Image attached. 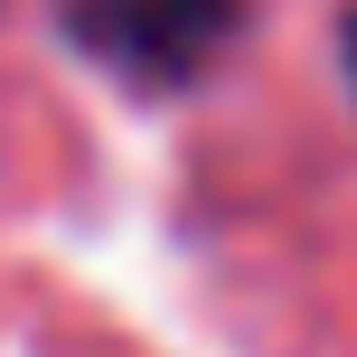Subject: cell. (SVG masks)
I'll list each match as a JSON object with an SVG mask.
<instances>
[{"label":"cell","mask_w":357,"mask_h":357,"mask_svg":"<svg viewBox=\"0 0 357 357\" xmlns=\"http://www.w3.org/2000/svg\"><path fill=\"white\" fill-rule=\"evenodd\" d=\"M66 38L123 85L169 94L235 38V0H66Z\"/></svg>","instance_id":"1"},{"label":"cell","mask_w":357,"mask_h":357,"mask_svg":"<svg viewBox=\"0 0 357 357\" xmlns=\"http://www.w3.org/2000/svg\"><path fill=\"white\" fill-rule=\"evenodd\" d=\"M339 66H348V85H357V10L339 19Z\"/></svg>","instance_id":"2"}]
</instances>
